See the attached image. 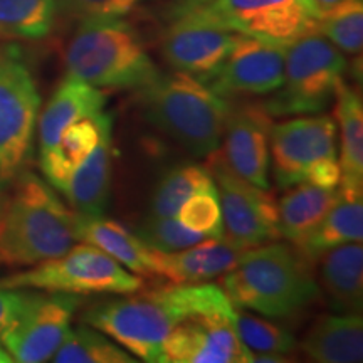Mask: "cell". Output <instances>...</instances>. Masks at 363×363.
Wrapping results in <instances>:
<instances>
[{
  "mask_svg": "<svg viewBox=\"0 0 363 363\" xmlns=\"http://www.w3.org/2000/svg\"><path fill=\"white\" fill-rule=\"evenodd\" d=\"M57 17L56 0H0V39L43 40L52 34Z\"/></svg>",
  "mask_w": 363,
  "mask_h": 363,
  "instance_id": "27",
  "label": "cell"
},
{
  "mask_svg": "<svg viewBox=\"0 0 363 363\" xmlns=\"http://www.w3.org/2000/svg\"><path fill=\"white\" fill-rule=\"evenodd\" d=\"M347 67L345 54L313 30L286 45L283 84L262 104L272 118L323 113L333 103Z\"/></svg>",
  "mask_w": 363,
  "mask_h": 363,
  "instance_id": "6",
  "label": "cell"
},
{
  "mask_svg": "<svg viewBox=\"0 0 363 363\" xmlns=\"http://www.w3.org/2000/svg\"><path fill=\"white\" fill-rule=\"evenodd\" d=\"M39 110V88L29 66L13 49H0V194L29 170Z\"/></svg>",
  "mask_w": 363,
  "mask_h": 363,
  "instance_id": "10",
  "label": "cell"
},
{
  "mask_svg": "<svg viewBox=\"0 0 363 363\" xmlns=\"http://www.w3.org/2000/svg\"><path fill=\"white\" fill-rule=\"evenodd\" d=\"M214 185L211 172L199 163H180L167 170L158 180L150 203V216L175 217L187 199L199 190Z\"/></svg>",
  "mask_w": 363,
  "mask_h": 363,
  "instance_id": "28",
  "label": "cell"
},
{
  "mask_svg": "<svg viewBox=\"0 0 363 363\" xmlns=\"http://www.w3.org/2000/svg\"><path fill=\"white\" fill-rule=\"evenodd\" d=\"M284 54L286 45L238 34L224 62L203 83L229 101L269 96L283 84Z\"/></svg>",
  "mask_w": 363,
  "mask_h": 363,
  "instance_id": "14",
  "label": "cell"
},
{
  "mask_svg": "<svg viewBox=\"0 0 363 363\" xmlns=\"http://www.w3.org/2000/svg\"><path fill=\"white\" fill-rule=\"evenodd\" d=\"M78 242H88L101 249L136 276H152V249L120 222L104 216H78Z\"/></svg>",
  "mask_w": 363,
  "mask_h": 363,
  "instance_id": "25",
  "label": "cell"
},
{
  "mask_svg": "<svg viewBox=\"0 0 363 363\" xmlns=\"http://www.w3.org/2000/svg\"><path fill=\"white\" fill-rule=\"evenodd\" d=\"M298 348L311 362H362L363 320L360 313H337L316 318L301 342H298Z\"/></svg>",
  "mask_w": 363,
  "mask_h": 363,
  "instance_id": "21",
  "label": "cell"
},
{
  "mask_svg": "<svg viewBox=\"0 0 363 363\" xmlns=\"http://www.w3.org/2000/svg\"><path fill=\"white\" fill-rule=\"evenodd\" d=\"M313 266L294 244L272 240L246 249L222 276L220 288L234 306L272 320H291L321 298Z\"/></svg>",
  "mask_w": 363,
  "mask_h": 363,
  "instance_id": "1",
  "label": "cell"
},
{
  "mask_svg": "<svg viewBox=\"0 0 363 363\" xmlns=\"http://www.w3.org/2000/svg\"><path fill=\"white\" fill-rule=\"evenodd\" d=\"M79 305L78 294L29 291L19 316L0 342L13 362H51L72 328V318Z\"/></svg>",
  "mask_w": 363,
  "mask_h": 363,
  "instance_id": "13",
  "label": "cell"
},
{
  "mask_svg": "<svg viewBox=\"0 0 363 363\" xmlns=\"http://www.w3.org/2000/svg\"><path fill=\"white\" fill-rule=\"evenodd\" d=\"M13 362L12 357L9 355V352L6 350V347H4L2 342H0V363H11Z\"/></svg>",
  "mask_w": 363,
  "mask_h": 363,
  "instance_id": "37",
  "label": "cell"
},
{
  "mask_svg": "<svg viewBox=\"0 0 363 363\" xmlns=\"http://www.w3.org/2000/svg\"><path fill=\"white\" fill-rule=\"evenodd\" d=\"M320 261V286L335 313H360L363 306V246L348 242L326 251Z\"/></svg>",
  "mask_w": 363,
  "mask_h": 363,
  "instance_id": "23",
  "label": "cell"
},
{
  "mask_svg": "<svg viewBox=\"0 0 363 363\" xmlns=\"http://www.w3.org/2000/svg\"><path fill=\"white\" fill-rule=\"evenodd\" d=\"M335 199L337 187H321L311 182H299L288 187L278 202L279 238L298 247L323 220Z\"/></svg>",
  "mask_w": 363,
  "mask_h": 363,
  "instance_id": "24",
  "label": "cell"
},
{
  "mask_svg": "<svg viewBox=\"0 0 363 363\" xmlns=\"http://www.w3.org/2000/svg\"><path fill=\"white\" fill-rule=\"evenodd\" d=\"M335 123L340 130L342 179L363 182V103L355 88L342 81L335 91Z\"/></svg>",
  "mask_w": 363,
  "mask_h": 363,
  "instance_id": "26",
  "label": "cell"
},
{
  "mask_svg": "<svg viewBox=\"0 0 363 363\" xmlns=\"http://www.w3.org/2000/svg\"><path fill=\"white\" fill-rule=\"evenodd\" d=\"M0 286L12 289L89 294H130L143 288L140 276L126 269L88 242L74 244L69 251L27 271L0 278Z\"/></svg>",
  "mask_w": 363,
  "mask_h": 363,
  "instance_id": "9",
  "label": "cell"
},
{
  "mask_svg": "<svg viewBox=\"0 0 363 363\" xmlns=\"http://www.w3.org/2000/svg\"><path fill=\"white\" fill-rule=\"evenodd\" d=\"M235 35L222 22L214 0H169L162 19L160 52L172 69L206 81L224 62Z\"/></svg>",
  "mask_w": 363,
  "mask_h": 363,
  "instance_id": "7",
  "label": "cell"
},
{
  "mask_svg": "<svg viewBox=\"0 0 363 363\" xmlns=\"http://www.w3.org/2000/svg\"><path fill=\"white\" fill-rule=\"evenodd\" d=\"M272 116L262 101H233L219 153L244 180L269 189V133Z\"/></svg>",
  "mask_w": 363,
  "mask_h": 363,
  "instance_id": "16",
  "label": "cell"
},
{
  "mask_svg": "<svg viewBox=\"0 0 363 363\" xmlns=\"http://www.w3.org/2000/svg\"><path fill=\"white\" fill-rule=\"evenodd\" d=\"M316 30L343 54L362 52L363 48V0H343L316 19Z\"/></svg>",
  "mask_w": 363,
  "mask_h": 363,
  "instance_id": "31",
  "label": "cell"
},
{
  "mask_svg": "<svg viewBox=\"0 0 363 363\" xmlns=\"http://www.w3.org/2000/svg\"><path fill=\"white\" fill-rule=\"evenodd\" d=\"M113 184V125L103 131L93 152L71 177L65 197L81 217L106 214Z\"/></svg>",
  "mask_w": 363,
  "mask_h": 363,
  "instance_id": "22",
  "label": "cell"
},
{
  "mask_svg": "<svg viewBox=\"0 0 363 363\" xmlns=\"http://www.w3.org/2000/svg\"><path fill=\"white\" fill-rule=\"evenodd\" d=\"M242 252V249L225 239L212 238L182 251H152V276H160L177 284L208 283L233 269Z\"/></svg>",
  "mask_w": 363,
  "mask_h": 363,
  "instance_id": "17",
  "label": "cell"
},
{
  "mask_svg": "<svg viewBox=\"0 0 363 363\" xmlns=\"http://www.w3.org/2000/svg\"><path fill=\"white\" fill-rule=\"evenodd\" d=\"M56 363H133L138 362L103 331L89 325L71 328L54 353Z\"/></svg>",
  "mask_w": 363,
  "mask_h": 363,
  "instance_id": "29",
  "label": "cell"
},
{
  "mask_svg": "<svg viewBox=\"0 0 363 363\" xmlns=\"http://www.w3.org/2000/svg\"><path fill=\"white\" fill-rule=\"evenodd\" d=\"M111 125V113H104L103 110L81 118L62 130L57 143L44 155H39V167L44 180L56 192L66 195L72 174L93 152L101 140L103 131Z\"/></svg>",
  "mask_w": 363,
  "mask_h": 363,
  "instance_id": "18",
  "label": "cell"
},
{
  "mask_svg": "<svg viewBox=\"0 0 363 363\" xmlns=\"http://www.w3.org/2000/svg\"><path fill=\"white\" fill-rule=\"evenodd\" d=\"M222 22L238 34L288 45L316 30L308 0H214Z\"/></svg>",
  "mask_w": 363,
  "mask_h": 363,
  "instance_id": "15",
  "label": "cell"
},
{
  "mask_svg": "<svg viewBox=\"0 0 363 363\" xmlns=\"http://www.w3.org/2000/svg\"><path fill=\"white\" fill-rule=\"evenodd\" d=\"M337 123L323 113L303 115L272 123L269 169L276 184L288 189L308 182L320 163L338 158Z\"/></svg>",
  "mask_w": 363,
  "mask_h": 363,
  "instance_id": "12",
  "label": "cell"
},
{
  "mask_svg": "<svg viewBox=\"0 0 363 363\" xmlns=\"http://www.w3.org/2000/svg\"><path fill=\"white\" fill-rule=\"evenodd\" d=\"M177 219L189 229L206 234L207 238H222V212L216 185L199 190L184 202L177 212Z\"/></svg>",
  "mask_w": 363,
  "mask_h": 363,
  "instance_id": "33",
  "label": "cell"
},
{
  "mask_svg": "<svg viewBox=\"0 0 363 363\" xmlns=\"http://www.w3.org/2000/svg\"><path fill=\"white\" fill-rule=\"evenodd\" d=\"M145 120L195 157L219 150L233 101L184 71L158 74L136 91Z\"/></svg>",
  "mask_w": 363,
  "mask_h": 363,
  "instance_id": "3",
  "label": "cell"
},
{
  "mask_svg": "<svg viewBox=\"0 0 363 363\" xmlns=\"http://www.w3.org/2000/svg\"><path fill=\"white\" fill-rule=\"evenodd\" d=\"M308 2H310L313 12L316 13V19H318V16H320L321 12L328 11V9L335 7L337 4L343 2V0H308Z\"/></svg>",
  "mask_w": 363,
  "mask_h": 363,
  "instance_id": "36",
  "label": "cell"
},
{
  "mask_svg": "<svg viewBox=\"0 0 363 363\" xmlns=\"http://www.w3.org/2000/svg\"><path fill=\"white\" fill-rule=\"evenodd\" d=\"M59 17L69 21L125 17L150 0H56Z\"/></svg>",
  "mask_w": 363,
  "mask_h": 363,
  "instance_id": "34",
  "label": "cell"
},
{
  "mask_svg": "<svg viewBox=\"0 0 363 363\" xmlns=\"http://www.w3.org/2000/svg\"><path fill=\"white\" fill-rule=\"evenodd\" d=\"M2 203H4V202L0 201V214H2Z\"/></svg>",
  "mask_w": 363,
  "mask_h": 363,
  "instance_id": "38",
  "label": "cell"
},
{
  "mask_svg": "<svg viewBox=\"0 0 363 363\" xmlns=\"http://www.w3.org/2000/svg\"><path fill=\"white\" fill-rule=\"evenodd\" d=\"M66 74L99 89H142L160 74L142 34L123 17L78 22L65 51Z\"/></svg>",
  "mask_w": 363,
  "mask_h": 363,
  "instance_id": "4",
  "label": "cell"
},
{
  "mask_svg": "<svg viewBox=\"0 0 363 363\" xmlns=\"http://www.w3.org/2000/svg\"><path fill=\"white\" fill-rule=\"evenodd\" d=\"M108 94L104 89L94 88L83 79L66 74L65 79L54 89L43 113L38 118L39 155L49 152L57 143L62 130L81 120L104 110Z\"/></svg>",
  "mask_w": 363,
  "mask_h": 363,
  "instance_id": "19",
  "label": "cell"
},
{
  "mask_svg": "<svg viewBox=\"0 0 363 363\" xmlns=\"http://www.w3.org/2000/svg\"><path fill=\"white\" fill-rule=\"evenodd\" d=\"M187 313L180 284L170 283L98 303L81 320L115 340L136 360L163 363L165 338Z\"/></svg>",
  "mask_w": 363,
  "mask_h": 363,
  "instance_id": "5",
  "label": "cell"
},
{
  "mask_svg": "<svg viewBox=\"0 0 363 363\" xmlns=\"http://www.w3.org/2000/svg\"><path fill=\"white\" fill-rule=\"evenodd\" d=\"M235 306L217 283H197L194 311L163 343V363H246L252 353L234 326Z\"/></svg>",
  "mask_w": 363,
  "mask_h": 363,
  "instance_id": "8",
  "label": "cell"
},
{
  "mask_svg": "<svg viewBox=\"0 0 363 363\" xmlns=\"http://www.w3.org/2000/svg\"><path fill=\"white\" fill-rule=\"evenodd\" d=\"M234 326L240 342L252 355L272 353L289 357L298 350V340L291 331L242 308L235 306Z\"/></svg>",
  "mask_w": 363,
  "mask_h": 363,
  "instance_id": "30",
  "label": "cell"
},
{
  "mask_svg": "<svg viewBox=\"0 0 363 363\" xmlns=\"http://www.w3.org/2000/svg\"><path fill=\"white\" fill-rule=\"evenodd\" d=\"M363 239V182L340 179L337 199L323 220L299 244L303 254L316 262L321 254L348 242Z\"/></svg>",
  "mask_w": 363,
  "mask_h": 363,
  "instance_id": "20",
  "label": "cell"
},
{
  "mask_svg": "<svg viewBox=\"0 0 363 363\" xmlns=\"http://www.w3.org/2000/svg\"><path fill=\"white\" fill-rule=\"evenodd\" d=\"M136 235L152 251L174 252L187 249L194 244L208 239L206 234L189 229L177 217H153L150 216L136 229Z\"/></svg>",
  "mask_w": 363,
  "mask_h": 363,
  "instance_id": "32",
  "label": "cell"
},
{
  "mask_svg": "<svg viewBox=\"0 0 363 363\" xmlns=\"http://www.w3.org/2000/svg\"><path fill=\"white\" fill-rule=\"evenodd\" d=\"M29 289H12L0 286V337L13 325L24 306Z\"/></svg>",
  "mask_w": 363,
  "mask_h": 363,
  "instance_id": "35",
  "label": "cell"
},
{
  "mask_svg": "<svg viewBox=\"0 0 363 363\" xmlns=\"http://www.w3.org/2000/svg\"><path fill=\"white\" fill-rule=\"evenodd\" d=\"M11 190L0 214V264L35 266L78 242V214L44 179L26 170Z\"/></svg>",
  "mask_w": 363,
  "mask_h": 363,
  "instance_id": "2",
  "label": "cell"
},
{
  "mask_svg": "<svg viewBox=\"0 0 363 363\" xmlns=\"http://www.w3.org/2000/svg\"><path fill=\"white\" fill-rule=\"evenodd\" d=\"M207 170L214 180L222 212V238L242 249L278 240V202L269 189L244 180L216 150L207 155Z\"/></svg>",
  "mask_w": 363,
  "mask_h": 363,
  "instance_id": "11",
  "label": "cell"
}]
</instances>
